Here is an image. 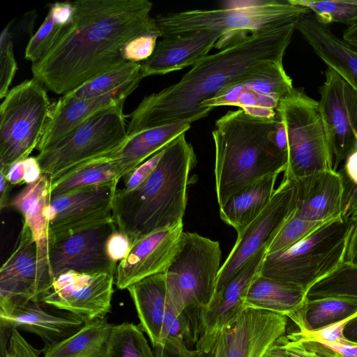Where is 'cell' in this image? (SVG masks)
Returning <instances> with one entry per match:
<instances>
[{"mask_svg":"<svg viewBox=\"0 0 357 357\" xmlns=\"http://www.w3.org/2000/svg\"><path fill=\"white\" fill-rule=\"evenodd\" d=\"M70 26L52 50L31 64L33 77L64 95L126 61L123 45L160 31L148 0H77Z\"/></svg>","mask_w":357,"mask_h":357,"instance_id":"6da1fadb","label":"cell"},{"mask_svg":"<svg viewBox=\"0 0 357 357\" xmlns=\"http://www.w3.org/2000/svg\"><path fill=\"white\" fill-rule=\"evenodd\" d=\"M298 21L266 26L236 38L194 64L176 83L144 97L128 115V136L179 121L205 118L200 103L256 67L282 62Z\"/></svg>","mask_w":357,"mask_h":357,"instance_id":"7a4b0ae2","label":"cell"},{"mask_svg":"<svg viewBox=\"0 0 357 357\" xmlns=\"http://www.w3.org/2000/svg\"><path fill=\"white\" fill-rule=\"evenodd\" d=\"M212 137L220 207L242 189L287 167V137L278 114L266 119L240 109L229 111L215 121Z\"/></svg>","mask_w":357,"mask_h":357,"instance_id":"3957f363","label":"cell"},{"mask_svg":"<svg viewBox=\"0 0 357 357\" xmlns=\"http://www.w3.org/2000/svg\"><path fill=\"white\" fill-rule=\"evenodd\" d=\"M195 163L193 147L183 133L164 149L156 167L141 185L129 191L117 189L112 218L132 243L183 222L189 174Z\"/></svg>","mask_w":357,"mask_h":357,"instance_id":"277c9868","label":"cell"},{"mask_svg":"<svg viewBox=\"0 0 357 357\" xmlns=\"http://www.w3.org/2000/svg\"><path fill=\"white\" fill-rule=\"evenodd\" d=\"M217 9H196L158 15L155 17L161 38L204 31L218 30L222 36L215 47L222 49L234 38L269 25L298 21L310 13L289 0L234 2Z\"/></svg>","mask_w":357,"mask_h":357,"instance_id":"5b68a950","label":"cell"},{"mask_svg":"<svg viewBox=\"0 0 357 357\" xmlns=\"http://www.w3.org/2000/svg\"><path fill=\"white\" fill-rule=\"evenodd\" d=\"M352 220L328 221L295 244L266 255L260 275L297 287L307 294L344 262Z\"/></svg>","mask_w":357,"mask_h":357,"instance_id":"8992f818","label":"cell"},{"mask_svg":"<svg viewBox=\"0 0 357 357\" xmlns=\"http://www.w3.org/2000/svg\"><path fill=\"white\" fill-rule=\"evenodd\" d=\"M125 101L91 115L54 146L36 156L43 174L54 180L92 160L114 153L128 139Z\"/></svg>","mask_w":357,"mask_h":357,"instance_id":"52a82bcc","label":"cell"},{"mask_svg":"<svg viewBox=\"0 0 357 357\" xmlns=\"http://www.w3.org/2000/svg\"><path fill=\"white\" fill-rule=\"evenodd\" d=\"M220 259L218 241L183 232L165 271L167 303L178 312L205 307L215 294Z\"/></svg>","mask_w":357,"mask_h":357,"instance_id":"ba28073f","label":"cell"},{"mask_svg":"<svg viewBox=\"0 0 357 357\" xmlns=\"http://www.w3.org/2000/svg\"><path fill=\"white\" fill-rule=\"evenodd\" d=\"M277 113L286 132L288 161L284 176L291 180L333 169L331 152L318 102L294 88L280 102Z\"/></svg>","mask_w":357,"mask_h":357,"instance_id":"9c48e42d","label":"cell"},{"mask_svg":"<svg viewBox=\"0 0 357 357\" xmlns=\"http://www.w3.org/2000/svg\"><path fill=\"white\" fill-rule=\"evenodd\" d=\"M52 103L37 79L12 88L0 105V167L27 158L37 149Z\"/></svg>","mask_w":357,"mask_h":357,"instance_id":"30bf717a","label":"cell"},{"mask_svg":"<svg viewBox=\"0 0 357 357\" xmlns=\"http://www.w3.org/2000/svg\"><path fill=\"white\" fill-rule=\"evenodd\" d=\"M291 78L282 62L263 63L234 80L214 96L200 103L208 113L217 107H238L257 118L271 119L277 116L280 100L292 89Z\"/></svg>","mask_w":357,"mask_h":357,"instance_id":"8fae6325","label":"cell"},{"mask_svg":"<svg viewBox=\"0 0 357 357\" xmlns=\"http://www.w3.org/2000/svg\"><path fill=\"white\" fill-rule=\"evenodd\" d=\"M296 206L294 182L284 176L263 211L242 231L220 269L215 294L222 289L239 268L264 247H268Z\"/></svg>","mask_w":357,"mask_h":357,"instance_id":"7c38bea8","label":"cell"},{"mask_svg":"<svg viewBox=\"0 0 357 357\" xmlns=\"http://www.w3.org/2000/svg\"><path fill=\"white\" fill-rule=\"evenodd\" d=\"M319 92V111L336 170L356 148L357 92L330 68Z\"/></svg>","mask_w":357,"mask_h":357,"instance_id":"4fadbf2b","label":"cell"},{"mask_svg":"<svg viewBox=\"0 0 357 357\" xmlns=\"http://www.w3.org/2000/svg\"><path fill=\"white\" fill-rule=\"evenodd\" d=\"M114 273H63L42 301L77 316L85 324L104 318L112 308Z\"/></svg>","mask_w":357,"mask_h":357,"instance_id":"5bb4252c","label":"cell"},{"mask_svg":"<svg viewBox=\"0 0 357 357\" xmlns=\"http://www.w3.org/2000/svg\"><path fill=\"white\" fill-rule=\"evenodd\" d=\"M117 228L114 220L52 237L50 266L53 278L67 272L114 273L116 264L106 252V242Z\"/></svg>","mask_w":357,"mask_h":357,"instance_id":"9a60e30c","label":"cell"},{"mask_svg":"<svg viewBox=\"0 0 357 357\" xmlns=\"http://www.w3.org/2000/svg\"><path fill=\"white\" fill-rule=\"evenodd\" d=\"M117 185L89 187L51 198L45 212L52 237L113 220Z\"/></svg>","mask_w":357,"mask_h":357,"instance_id":"2e32d148","label":"cell"},{"mask_svg":"<svg viewBox=\"0 0 357 357\" xmlns=\"http://www.w3.org/2000/svg\"><path fill=\"white\" fill-rule=\"evenodd\" d=\"M183 222L155 230L132 243L126 259L116 266L114 284L121 290L158 273L169 264L183 233Z\"/></svg>","mask_w":357,"mask_h":357,"instance_id":"e0dca14e","label":"cell"},{"mask_svg":"<svg viewBox=\"0 0 357 357\" xmlns=\"http://www.w3.org/2000/svg\"><path fill=\"white\" fill-rule=\"evenodd\" d=\"M1 328H21L39 336L45 345L61 342L85 323L75 314L56 309L42 300L0 303Z\"/></svg>","mask_w":357,"mask_h":357,"instance_id":"ac0fdd59","label":"cell"},{"mask_svg":"<svg viewBox=\"0 0 357 357\" xmlns=\"http://www.w3.org/2000/svg\"><path fill=\"white\" fill-rule=\"evenodd\" d=\"M267 248H262L246 261L230 281L214 294L210 303L200 309L198 340L217 337L245 310L247 292L260 274Z\"/></svg>","mask_w":357,"mask_h":357,"instance_id":"d6986e66","label":"cell"},{"mask_svg":"<svg viewBox=\"0 0 357 357\" xmlns=\"http://www.w3.org/2000/svg\"><path fill=\"white\" fill-rule=\"evenodd\" d=\"M288 317L275 312L245 308L225 330V357H264L285 335Z\"/></svg>","mask_w":357,"mask_h":357,"instance_id":"ffe728a7","label":"cell"},{"mask_svg":"<svg viewBox=\"0 0 357 357\" xmlns=\"http://www.w3.org/2000/svg\"><path fill=\"white\" fill-rule=\"evenodd\" d=\"M36 244L23 222L14 249L0 269V303L42 300Z\"/></svg>","mask_w":357,"mask_h":357,"instance_id":"44dd1931","label":"cell"},{"mask_svg":"<svg viewBox=\"0 0 357 357\" xmlns=\"http://www.w3.org/2000/svg\"><path fill=\"white\" fill-rule=\"evenodd\" d=\"M51 178L43 174L37 181L26 185L8 205L22 214L36 244L40 278L47 294L54 280L50 266L52 237L45 212L51 199Z\"/></svg>","mask_w":357,"mask_h":357,"instance_id":"7402d4cb","label":"cell"},{"mask_svg":"<svg viewBox=\"0 0 357 357\" xmlns=\"http://www.w3.org/2000/svg\"><path fill=\"white\" fill-rule=\"evenodd\" d=\"M291 181L296 191V217L328 222L342 215L346 185L340 172L323 171Z\"/></svg>","mask_w":357,"mask_h":357,"instance_id":"603a6c76","label":"cell"},{"mask_svg":"<svg viewBox=\"0 0 357 357\" xmlns=\"http://www.w3.org/2000/svg\"><path fill=\"white\" fill-rule=\"evenodd\" d=\"M142 76L104 96L87 99H75L65 95L52 103L44 134L37 148L38 153L61 142L98 110L125 101L139 86Z\"/></svg>","mask_w":357,"mask_h":357,"instance_id":"cb8c5ba5","label":"cell"},{"mask_svg":"<svg viewBox=\"0 0 357 357\" xmlns=\"http://www.w3.org/2000/svg\"><path fill=\"white\" fill-rule=\"evenodd\" d=\"M222 36L218 30H204L162 38L152 55L141 63L143 78L162 75L193 66L207 56Z\"/></svg>","mask_w":357,"mask_h":357,"instance_id":"d4e9b609","label":"cell"},{"mask_svg":"<svg viewBox=\"0 0 357 357\" xmlns=\"http://www.w3.org/2000/svg\"><path fill=\"white\" fill-rule=\"evenodd\" d=\"M296 29L314 52L357 92V50L338 38L311 13L302 15Z\"/></svg>","mask_w":357,"mask_h":357,"instance_id":"484cf974","label":"cell"},{"mask_svg":"<svg viewBox=\"0 0 357 357\" xmlns=\"http://www.w3.org/2000/svg\"><path fill=\"white\" fill-rule=\"evenodd\" d=\"M195 121L193 119L179 121L128 136L124 145L111 154L118 163L122 178L180 135L185 133Z\"/></svg>","mask_w":357,"mask_h":357,"instance_id":"4316f807","label":"cell"},{"mask_svg":"<svg viewBox=\"0 0 357 357\" xmlns=\"http://www.w3.org/2000/svg\"><path fill=\"white\" fill-rule=\"evenodd\" d=\"M127 289L135 304L140 326L153 347L158 346L167 304L165 272L149 276Z\"/></svg>","mask_w":357,"mask_h":357,"instance_id":"83f0119b","label":"cell"},{"mask_svg":"<svg viewBox=\"0 0 357 357\" xmlns=\"http://www.w3.org/2000/svg\"><path fill=\"white\" fill-rule=\"evenodd\" d=\"M278 175L269 176L231 195L220 207L223 222L239 234L266 208L275 192Z\"/></svg>","mask_w":357,"mask_h":357,"instance_id":"f1b7e54d","label":"cell"},{"mask_svg":"<svg viewBox=\"0 0 357 357\" xmlns=\"http://www.w3.org/2000/svg\"><path fill=\"white\" fill-rule=\"evenodd\" d=\"M113 327L106 317L85 324L65 340L45 345L43 357H108Z\"/></svg>","mask_w":357,"mask_h":357,"instance_id":"f546056e","label":"cell"},{"mask_svg":"<svg viewBox=\"0 0 357 357\" xmlns=\"http://www.w3.org/2000/svg\"><path fill=\"white\" fill-rule=\"evenodd\" d=\"M305 300L306 292L303 289L259 274L247 292L244 307L266 310L289 318Z\"/></svg>","mask_w":357,"mask_h":357,"instance_id":"4dcf8cb0","label":"cell"},{"mask_svg":"<svg viewBox=\"0 0 357 357\" xmlns=\"http://www.w3.org/2000/svg\"><path fill=\"white\" fill-rule=\"evenodd\" d=\"M111 154L79 165L52 180L51 198L86 188L118 184L122 176L116 160Z\"/></svg>","mask_w":357,"mask_h":357,"instance_id":"1f68e13d","label":"cell"},{"mask_svg":"<svg viewBox=\"0 0 357 357\" xmlns=\"http://www.w3.org/2000/svg\"><path fill=\"white\" fill-rule=\"evenodd\" d=\"M357 312V297L334 296L305 300L289 318L298 331H310L344 319Z\"/></svg>","mask_w":357,"mask_h":357,"instance_id":"d6a6232c","label":"cell"},{"mask_svg":"<svg viewBox=\"0 0 357 357\" xmlns=\"http://www.w3.org/2000/svg\"><path fill=\"white\" fill-rule=\"evenodd\" d=\"M73 15V1L50 3L45 20L27 43L24 59L32 63L41 60L66 33Z\"/></svg>","mask_w":357,"mask_h":357,"instance_id":"836d02e7","label":"cell"},{"mask_svg":"<svg viewBox=\"0 0 357 357\" xmlns=\"http://www.w3.org/2000/svg\"><path fill=\"white\" fill-rule=\"evenodd\" d=\"M140 70L141 63L126 61L64 95L75 99L100 97L119 89L141 76Z\"/></svg>","mask_w":357,"mask_h":357,"instance_id":"e575fe53","label":"cell"},{"mask_svg":"<svg viewBox=\"0 0 357 357\" xmlns=\"http://www.w3.org/2000/svg\"><path fill=\"white\" fill-rule=\"evenodd\" d=\"M108 357H155L140 325H114Z\"/></svg>","mask_w":357,"mask_h":357,"instance_id":"d590c367","label":"cell"},{"mask_svg":"<svg viewBox=\"0 0 357 357\" xmlns=\"http://www.w3.org/2000/svg\"><path fill=\"white\" fill-rule=\"evenodd\" d=\"M334 296L357 297V267L344 262L306 294L307 300Z\"/></svg>","mask_w":357,"mask_h":357,"instance_id":"8d00e7d4","label":"cell"},{"mask_svg":"<svg viewBox=\"0 0 357 357\" xmlns=\"http://www.w3.org/2000/svg\"><path fill=\"white\" fill-rule=\"evenodd\" d=\"M199 310L190 307L178 312L167 303L158 346H163L169 337L183 339L186 344H196L199 339Z\"/></svg>","mask_w":357,"mask_h":357,"instance_id":"74e56055","label":"cell"},{"mask_svg":"<svg viewBox=\"0 0 357 357\" xmlns=\"http://www.w3.org/2000/svg\"><path fill=\"white\" fill-rule=\"evenodd\" d=\"M307 8L321 24H347V27L357 22V0H289Z\"/></svg>","mask_w":357,"mask_h":357,"instance_id":"f35d334b","label":"cell"},{"mask_svg":"<svg viewBox=\"0 0 357 357\" xmlns=\"http://www.w3.org/2000/svg\"><path fill=\"white\" fill-rule=\"evenodd\" d=\"M294 211L284 223L268 245L267 254H272L282 250L295 244L312 234L323 224L326 222L304 220L296 217Z\"/></svg>","mask_w":357,"mask_h":357,"instance_id":"ab89813d","label":"cell"},{"mask_svg":"<svg viewBox=\"0 0 357 357\" xmlns=\"http://www.w3.org/2000/svg\"><path fill=\"white\" fill-rule=\"evenodd\" d=\"M13 20L3 29L0 36V98H5L17 69L13 52L12 33L10 31Z\"/></svg>","mask_w":357,"mask_h":357,"instance_id":"60d3db41","label":"cell"},{"mask_svg":"<svg viewBox=\"0 0 357 357\" xmlns=\"http://www.w3.org/2000/svg\"><path fill=\"white\" fill-rule=\"evenodd\" d=\"M159 38H161L160 31H149L133 37L121 49L123 59L133 63L146 61L153 53Z\"/></svg>","mask_w":357,"mask_h":357,"instance_id":"b9f144b4","label":"cell"},{"mask_svg":"<svg viewBox=\"0 0 357 357\" xmlns=\"http://www.w3.org/2000/svg\"><path fill=\"white\" fill-rule=\"evenodd\" d=\"M357 317V312L341 321L327 325L319 329L310 331H296L289 335L301 340L321 341L335 342L344 344H356L347 340L344 335L347 324Z\"/></svg>","mask_w":357,"mask_h":357,"instance_id":"7bdbcfd3","label":"cell"},{"mask_svg":"<svg viewBox=\"0 0 357 357\" xmlns=\"http://www.w3.org/2000/svg\"><path fill=\"white\" fill-rule=\"evenodd\" d=\"M0 172L13 185L33 183L43 175L36 157L33 156L17 161L8 168L0 167Z\"/></svg>","mask_w":357,"mask_h":357,"instance_id":"ee69618b","label":"cell"},{"mask_svg":"<svg viewBox=\"0 0 357 357\" xmlns=\"http://www.w3.org/2000/svg\"><path fill=\"white\" fill-rule=\"evenodd\" d=\"M288 335H289L288 334ZM289 336L291 337V335ZM293 338L296 339L295 337ZM298 340L302 342L307 349L315 352L322 357H357V344Z\"/></svg>","mask_w":357,"mask_h":357,"instance_id":"f6af8a7d","label":"cell"},{"mask_svg":"<svg viewBox=\"0 0 357 357\" xmlns=\"http://www.w3.org/2000/svg\"><path fill=\"white\" fill-rule=\"evenodd\" d=\"M163 150L164 149L126 174L123 178L124 185L122 189L127 191L132 190L141 185L156 167L162 157Z\"/></svg>","mask_w":357,"mask_h":357,"instance_id":"bcb514c9","label":"cell"},{"mask_svg":"<svg viewBox=\"0 0 357 357\" xmlns=\"http://www.w3.org/2000/svg\"><path fill=\"white\" fill-rule=\"evenodd\" d=\"M132 241L123 231L116 228L108 237L106 242V252L109 259L114 264L126 258L129 254Z\"/></svg>","mask_w":357,"mask_h":357,"instance_id":"7dc6e473","label":"cell"},{"mask_svg":"<svg viewBox=\"0 0 357 357\" xmlns=\"http://www.w3.org/2000/svg\"><path fill=\"white\" fill-rule=\"evenodd\" d=\"M42 350L30 344L17 329L10 331L8 344L3 357H39Z\"/></svg>","mask_w":357,"mask_h":357,"instance_id":"c3c4849f","label":"cell"},{"mask_svg":"<svg viewBox=\"0 0 357 357\" xmlns=\"http://www.w3.org/2000/svg\"><path fill=\"white\" fill-rule=\"evenodd\" d=\"M195 357H225V337L224 331L217 337L198 340L194 349Z\"/></svg>","mask_w":357,"mask_h":357,"instance_id":"681fc988","label":"cell"},{"mask_svg":"<svg viewBox=\"0 0 357 357\" xmlns=\"http://www.w3.org/2000/svg\"><path fill=\"white\" fill-rule=\"evenodd\" d=\"M153 348L155 357H195L183 339L169 337L163 346Z\"/></svg>","mask_w":357,"mask_h":357,"instance_id":"f907efd6","label":"cell"},{"mask_svg":"<svg viewBox=\"0 0 357 357\" xmlns=\"http://www.w3.org/2000/svg\"><path fill=\"white\" fill-rule=\"evenodd\" d=\"M287 357H322L315 352L307 349L298 340L288 335L280 338Z\"/></svg>","mask_w":357,"mask_h":357,"instance_id":"816d5d0a","label":"cell"},{"mask_svg":"<svg viewBox=\"0 0 357 357\" xmlns=\"http://www.w3.org/2000/svg\"><path fill=\"white\" fill-rule=\"evenodd\" d=\"M352 227L347 244L344 263L357 267V216L350 219Z\"/></svg>","mask_w":357,"mask_h":357,"instance_id":"f5cc1de1","label":"cell"},{"mask_svg":"<svg viewBox=\"0 0 357 357\" xmlns=\"http://www.w3.org/2000/svg\"><path fill=\"white\" fill-rule=\"evenodd\" d=\"M357 209V185H354L345 195L342 217L348 220Z\"/></svg>","mask_w":357,"mask_h":357,"instance_id":"db71d44e","label":"cell"},{"mask_svg":"<svg viewBox=\"0 0 357 357\" xmlns=\"http://www.w3.org/2000/svg\"><path fill=\"white\" fill-rule=\"evenodd\" d=\"M344 171L353 185H357V150L347 158Z\"/></svg>","mask_w":357,"mask_h":357,"instance_id":"11a10c76","label":"cell"},{"mask_svg":"<svg viewBox=\"0 0 357 357\" xmlns=\"http://www.w3.org/2000/svg\"><path fill=\"white\" fill-rule=\"evenodd\" d=\"M13 185L6 178L4 174L0 172V209L8 206L10 202L9 199L10 192Z\"/></svg>","mask_w":357,"mask_h":357,"instance_id":"9f6ffc18","label":"cell"},{"mask_svg":"<svg viewBox=\"0 0 357 357\" xmlns=\"http://www.w3.org/2000/svg\"><path fill=\"white\" fill-rule=\"evenodd\" d=\"M342 39L351 47L357 50V22L344 31Z\"/></svg>","mask_w":357,"mask_h":357,"instance_id":"6f0895ef","label":"cell"},{"mask_svg":"<svg viewBox=\"0 0 357 357\" xmlns=\"http://www.w3.org/2000/svg\"><path fill=\"white\" fill-rule=\"evenodd\" d=\"M344 335L350 342L357 344V317L347 324L344 330Z\"/></svg>","mask_w":357,"mask_h":357,"instance_id":"680465c9","label":"cell"},{"mask_svg":"<svg viewBox=\"0 0 357 357\" xmlns=\"http://www.w3.org/2000/svg\"><path fill=\"white\" fill-rule=\"evenodd\" d=\"M264 357H287L284 349L282 345L280 338L270 348Z\"/></svg>","mask_w":357,"mask_h":357,"instance_id":"91938a15","label":"cell"},{"mask_svg":"<svg viewBox=\"0 0 357 357\" xmlns=\"http://www.w3.org/2000/svg\"><path fill=\"white\" fill-rule=\"evenodd\" d=\"M356 150H357V144H356Z\"/></svg>","mask_w":357,"mask_h":357,"instance_id":"94428289","label":"cell"}]
</instances>
